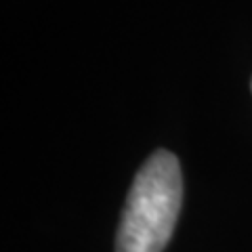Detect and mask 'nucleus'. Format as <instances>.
I'll use <instances>...</instances> for the list:
<instances>
[{
	"instance_id": "1",
	"label": "nucleus",
	"mask_w": 252,
	"mask_h": 252,
	"mask_svg": "<svg viewBox=\"0 0 252 252\" xmlns=\"http://www.w3.org/2000/svg\"><path fill=\"white\" fill-rule=\"evenodd\" d=\"M183 177L175 154L158 149L137 172L116 233V252H164L175 231Z\"/></svg>"
},
{
	"instance_id": "2",
	"label": "nucleus",
	"mask_w": 252,
	"mask_h": 252,
	"mask_svg": "<svg viewBox=\"0 0 252 252\" xmlns=\"http://www.w3.org/2000/svg\"><path fill=\"white\" fill-rule=\"evenodd\" d=\"M250 89H252V82H250Z\"/></svg>"
}]
</instances>
